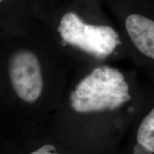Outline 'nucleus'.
Returning a JSON list of instances; mask_svg holds the SVG:
<instances>
[{"label":"nucleus","instance_id":"1","mask_svg":"<svg viewBox=\"0 0 154 154\" xmlns=\"http://www.w3.org/2000/svg\"><path fill=\"white\" fill-rule=\"evenodd\" d=\"M102 0H63L46 14L59 47L96 60L117 54L124 46Z\"/></svg>","mask_w":154,"mask_h":154},{"label":"nucleus","instance_id":"2","mask_svg":"<svg viewBox=\"0 0 154 154\" xmlns=\"http://www.w3.org/2000/svg\"><path fill=\"white\" fill-rule=\"evenodd\" d=\"M134 99L123 73L108 66L96 67L71 93V106L79 113L115 110Z\"/></svg>","mask_w":154,"mask_h":154},{"label":"nucleus","instance_id":"3","mask_svg":"<svg viewBox=\"0 0 154 154\" xmlns=\"http://www.w3.org/2000/svg\"><path fill=\"white\" fill-rule=\"evenodd\" d=\"M133 50L154 67V7L150 0H102Z\"/></svg>","mask_w":154,"mask_h":154},{"label":"nucleus","instance_id":"4","mask_svg":"<svg viewBox=\"0 0 154 154\" xmlns=\"http://www.w3.org/2000/svg\"><path fill=\"white\" fill-rule=\"evenodd\" d=\"M7 56L10 82L19 99L34 103L43 89L42 61L38 50L32 44L12 45Z\"/></svg>","mask_w":154,"mask_h":154},{"label":"nucleus","instance_id":"5","mask_svg":"<svg viewBox=\"0 0 154 154\" xmlns=\"http://www.w3.org/2000/svg\"><path fill=\"white\" fill-rule=\"evenodd\" d=\"M0 19L7 32L22 34L44 25L46 14L36 0H0Z\"/></svg>","mask_w":154,"mask_h":154},{"label":"nucleus","instance_id":"6","mask_svg":"<svg viewBox=\"0 0 154 154\" xmlns=\"http://www.w3.org/2000/svg\"><path fill=\"white\" fill-rule=\"evenodd\" d=\"M36 1L41 6L42 9L45 12V14H47L48 11L53 9L58 4L61 2L63 0H36Z\"/></svg>","mask_w":154,"mask_h":154},{"label":"nucleus","instance_id":"7","mask_svg":"<svg viewBox=\"0 0 154 154\" xmlns=\"http://www.w3.org/2000/svg\"><path fill=\"white\" fill-rule=\"evenodd\" d=\"M55 151V147L50 144H47L42 146L40 149L36 151L32 152L31 154H59L57 153H54L53 151Z\"/></svg>","mask_w":154,"mask_h":154},{"label":"nucleus","instance_id":"8","mask_svg":"<svg viewBox=\"0 0 154 154\" xmlns=\"http://www.w3.org/2000/svg\"><path fill=\"white\" fill-rule=\"evenodd\" d=\"M132 154H153L144 146L138 143H134L132 147Z\"/></svg>","mask_w":154,"mask_h":154}]
</instances>
